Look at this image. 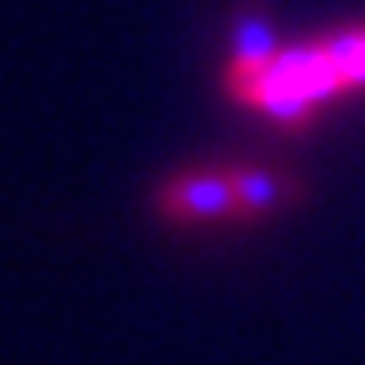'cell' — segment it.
Listing matches in <instances>:
<instances>
[{
	"label": "cell",
	"mask_w": 365,
	"mask_h": 365,
	"mask_svg": "<svg viewBox=\"0 0 365 365\" xmlns=\"http://www.w3.org/2000/svg\"><path fill=\"white\" fill-rule=\"evenodd\" d=\"M276 56H280V47H276L272 26L264 17H255V13H238V21H234V60H230L225 77L259 73V68L272 64Z\"/></svg>",
	"instance_id": "obj_4"
},
{
	"label": "cell",
	"mask_w": 365,
	"mask_h": 365,
	"mask_svg": "<svg viewBox=\"0 0 365 365\" xmlns=\"http://www.w3.org/2000/svg\"><path fill=\"white\" fill-rule=\"evenodd\" d=\"M268 73H272L276 81H284L289 90H297L302 98H310L314 106H323V102H331L336 93L349 90V81H344L340 68L327 60V51H323L319 38H314V43H302V47H284L272 64H268Z\"/></svg>",
	"instance_id": "obj_2"
},
{
	"label": "cell",
	"mask_w": 365,
	"mask_h": 365,
	"mask_svg": "<svg viewBox=\"0 0 365 365\" xmlns=\"http://www.w3.org/2000/svg\"><path fill=\"white\" fill-rule=\"evenodd\" d=\"M230 179H234V195H238V221L264 217V212H276V208L302 200V182L264 170V166H238V170H230Z\"/></svg>",
	"instance_id": "obj_3"
},
{
	"label": "cell",
	"mask_w": 365,
	"mask_h": 365,
	"mask_svg": "<svg viewBox=\"0 0 365 365\" xmlns=\"http://www.w3.org/2000/svg\"><path fill=\"white\" fill-rule=\"evenodd\" d=\"M158 208L170 221H238V195L230 175H179L158 191Z\"/></svg>",
	"instance_id": "obj_1"
}]
</instances>
